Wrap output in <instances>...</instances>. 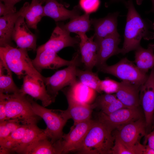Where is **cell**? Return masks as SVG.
<instances>
[{
    "mask_svg": "<svg viewBox=\"0 0 154 154\" xmlns=\"http://www.w3.org/2000/svg\"><path fill=\"white\" fill-rule=\"evenodd\" d=\"M128 9L125 26L124 41L120 53L123 54L135 50L140 46L142 38L149 40L154 38V32L150 30L151 24L149 25L143 19L136 10L132 0L126 3Z\"/></svg>",
    "mask_w": 154,
    "mask_h": 154,
    "instance_id": "6da1fadb",
    "label": "cell"
},
{
    "mask_svg": "<svg viewBox=\"0 0 154 154\" xmlns=\"http://www.w3.org/2000/svg\"><path fill=\"white\" fill-rule=\"evenodd\" d=\"M113 131L99 120H94L82 143L75 151L79 154H111L115 138Z\"/></svg>",
    "mask_w": 154,
    "mask_h": 154,
    "instance_id": "7a4b0ae2",
    "label": "cell"
},
{
    "mask_svg": "<svg viewBox=\"0 0 154 154\" xmlns=\"http://www.w3.org/2000/svg\"><path fill=\"white\" fill-rule=\"evenodd\" d=\"M28 50L8 45L0 47V57L4 60L9 69L19 79L28 75L44 81V77L34 67Z\"/></svg>",
    "mask_w": 154,
    "mask_h": 154,
    "instance_id": "3957f363",
    "label": "cell"
},
{
    "mask_svg": "<svg viewBox=\"0 0 154 154\" xmlns=\"http://www.w3.org/2000/svg\"><path fill=\"white\" fill-rule=\"evenodd\" d=\"M4 94L7 119H17L27 125L36 124L40 117L33 111L31 98L21 93Z\"/></svg>",
    "mask_w": 154,
    "mask_h": 154,
    "instance_id": "277c9868",
    "label": "cell"
},
{
    "mask_svg": "<svg viewBox=\"0 0 154 154\" xmlns=\"http://www.w3.org/2000/svg\"><path fill=\"white\" fill-rule=\"evenodd\" d=\"M31 102L35 113L45 122L46 125L45 131L51 142L54 143L61 140L63 135V129L67 120L62 116L58 110L46 108L31 98Z\"/></svg>",
    "mask_w": 154,
    "mask_h": 154,
    "instance_id": "5b68a950",
    "label": "cell"
},
{
    "mask_svg": "<svg viewBox=\"0 0 154 154\" xmlns=\"http://www.w3.org/2000/svg\"><path fill=\"white\" fill-rule=\"evenodd\" d=\"M98 69L100 71L112 75L122 81L129 82L140 86L148 76L147 74L141 72L135 64L126 58L114 65L108 66L106 64Z\"/></svg>",
    "mask_w": 154,
    "mask_h": 154,
    "instance_id": "8992f818",
    "label": "cell"
},
{
    "mask_svg": "<svg viewBox=\"0 0 154 154\" xmlns=\"http://www.w3.org/2000/svg\"><path fill=\"white\" fill-rule=\"evenodd\" d=\"M78 60L66 68L55 72L51 76L44 77V82L48 93L53 102L58 92L66 86L76 82V70Z\"/></svg>",
    "mask_w": 154,
    "mask_h": 154,
    "instance_id": "52a82bcc",
    "label": "cell"
},
{
    "mask_svg": "<svg viewBox=\"0 0 154 154\" xmlns=\"http://www.w3.org/2000/svg\"><path fill=\"white\" fill-rule=\"evenodd\" d=\"M113 135L127 146L134 147L139 146L142 137L147 134L145 117L129 122L117 129Z\"/></svg>",
    "mask_w": 154,
    "mask_h": 154,
    "instance_id": "ba28073f",
    "label": "cell"
},
{
    "mask_svg": "<svg viewBox=\"0 0 154 154\" xmlns=\"http://www.w3.org/2000/svg\"><path fill=\"white\" fill-rule=\"evenodd\" d=\"M144 117L143 111L139 106L124 107L108 114L101 112L98 114V119L113 131L129 122Z\"/></svg>",
    "mask_w": 154,
    "mask_h": 154,
    "instance_id": "9c48e42d",
    "label": "cell"
},
{
    "mask_svg": "<svg viewBox=\"0 0 154 154\" xmlns=\"http://www.w3.org/2000/svg\"><path fill=\"white\" fill-rule=\"evenodd\" d=\"M139 100L145 118L147 134L151 127L154 113V66L151 69L146 81L140 86Z\"/></svg>",
    "mask_w": 154,
    "mask_h": 154,
    "instance_id": "30bf717a",
    "label": "cell"
},
{
    "mask_svg": "<svg viewBox=\"0 0 154 154\" xmlns=\"http://www.w3.org/2000/svg\"><path fill=\"white\" fill-rule=\"evenodd\" d=\"M94 121L90 119L74 125L68 133L63 134L60 141L61 154L75 152L80 147Z\"/></svg>",
    "mask_w": 154,
    "mask_h": 154,
    "instance_id": "8fae6325",
    "label": "cell"
},
{
    "mask_svg": "<svg viewBox=\"0 0 154 154\" xmlns=\"http://www.w3.org/2000/svg\"><path fill=\"white\" fill-rule=\"evenodd\" d=\"M78 54L70 60L64 59L50 49H46L37 53L35 58L32 60L35 68L40 73L44 69H55L64 66H68L79 60Z\"/></svg>",
    "mask_w": 154,
    "mask_h": 154,
    "instance_id": "7c38bea8",
    "label": "cell"
},
{
    "mask_svg": "<svg viewBox=\"0 0 154 154\" xmlns=\"http://www.w3.org/2000/svg\"><path fill=\"white\" fill-rule=\"evenodd\" d=\"M80 41L78 38L71 37L69 33L58 24L49 40L37 48V53L47 49L52 50L57 53L65 47L75 46L79 44Z\"/></svg>",
    "mask_w": 154,
    "mask_h": 154,
    "instance_id": "4fadbf2b",
    "label": "cell"
},
{
    "mask_svg": "<svg viewBox=\"0 0 154 154\" xmlns=\"http://www.w3.org/2000/svg\"><path fill=\"white\" fill-rule=\"evenodd\" d=\"M22 85L20 89L22 94L30 96L33 98L40 100L42 106L46 107L53 101L47 91L43 81L36 79L27 75L23 78Z\"/></svg>",
    "mask_w": 154,
    "mask_h": 154,
    "instance_id": "5bb4252c",
    "label": "cell"
},
{
    "mask_svg": "<svg viewBox=\"0 0 154 154\" xmlns=\"http://www.w3.org/2000/svg\"><path fill=\"white\" fill-rule=\"evenodd\" d=\"M66 96L68 104V108L64 110H59L65 119L68 121L69 119H72L74 125L91 119L92 110L94 109L92 104L81 103L69 96Z\"/></svg>",
    "mask_w": 154,
    "mask_h": 154,
    "instance_id": "9a60e30c",
    "label": "cell"
},
{
    "mask_svg": "<svg viewBox=\"0 0 154 154\" xmlns=\"http://www.w3.org/2000/svg\"><path fill=\"white\" fill-rule=\"evenodd\" d=\"M24 19L23 17L20 16L17 20L12 34V40L19 48L36 51V36L30 30Z\"/></svg>",
    "mask_w": 154,
    "mask_h": 154,
    "instance_id": "2e32d148",
    "label": "cell"
},
{
    "mask_svg": "<svg viewBox=\"0 0 154 154\" xmlns=\"http://www.w3.org/2000/svg\"><path fill=\"white\" fill-rule=\"evenodd\" d=\"M77 34L80 39L79 47L81 61L86 70L92 71L97 62L98 44L94 40V35L88 37L85 33Z\"/></svg>",
    "mask_w": 154,
    "mask_h": 154,
    "instance_id": "e0dca14e",
    "label": "cell"
},
{
    "mask_svg": "<svg viewBox=\"0 0 154 154\" xmlns=\"http://www.w3.org/2000/svg\"><path fill=\"white\" fill-rule=\"evenodd\" d=\"M96 41L99 47L96 66L98 68L106 64V61L110 57L120 53L121 48L118 46L121 39L119 34L117 32Z\"/></svg>",
    "mask_w": 154,
    "mask_h": 154,
    "instance_id": "ac0fdd59",
    "label": "cell"
},
{
    "mask_svg": "<svg viewBox=\"0 0 154 154\" xmlns=\"http://www.w3.org/2000/svg\"><path fill=\"white\" fill-rule=\"evenodd\" d=\"M29 3L26 2L15 13L0 18V47L12 46V35L16 22L20 16L23 17Z\"/></svg>",
    "mask_w": 154,
    "mask_h": 154,
    "instance_id": "d6986e66",
    "label": "cell"
},
{
    "mask_svg": "<svg viewBox=\"0 0 154 154\" xmlns=\"http://www.w3.org/2000/svg\"><path fill=\"white\" fill-rule=\"evenodd\" d=\"M43 6V16L49 17L56 22L70 19L80 15V11L78 6L70 10L56 0H46Z\"/></svg>",
    "mask_w": 154,
    "mask_h": 154,
    "instance_id": "ffe728a7",
    "label": "cell"
},
{
    "mask_svg": "<svg viewBox=\"0 0 154 154\" xmlns=\"http://www.w3.org/2000/svg\"><path fill=\"white\" fill-rule=\"evenodd\" d=\"M140 86L129 82L122 81L116 93L117 98L126 107L136 108L140 106Z\"/></svg>",
    "mask_w": 154,
    "mask_h": 154,
    "instance_id": "44dd1931",
    "label": "cell"
},
{
    "mask_svg": "<svg viewBox=\"0 0 154 154\" xmlns=\"http://www.w3.org/2000/svg\"><path fill=\"white\" fill-rule=\"evenodd\" d=\"M118 12L110 13L106 17L99 19L91 20L94 27V40L98 41L117 32Z\"/></svg>",
    "mask_w": 154,
    "mask_h": 154,
    "instance_id": "7402d4cb",
    "label": "cell"
},
{
    "mask_svg": "<svg viewBox=\"0 0 154 154\" xmlns=\"http://www.w3.org/2000/svg\"><path fill=\"white\" fill-rule=\"evenodd\" d=\"M135 50V64L141 72L147 74L154 66V44H149L146 49L140 46Z\"/></svg>",
    "mask_w": 154,
    "mask_h": 154,
    "instance_id": "603a6c76",
    "label": "cell"
},
{
    "mask_svg": "<svg viewBox=\"0 0 154 154\" xmlns=\"http://www.w3.org/2000/svg\"><path fill=\"white\" fill-rule=\"evenodd\" d=\"M24 154H60L58 142L52 143L47 136L36 140L27 147Z\"/></svg>",
    "mask_w": 154,
    "mask_h": 154,
    "instance_id": "cb8c5ba5",
    "label": "cell"
},
{
    "mask_svg": "<svg viewBox=\"0 0 154 154\" xmlns=\"http://www.w3.org/2000/svg\"><path fill=\"white\" fill-rule=\"evenodd\" d=\"M70 86L64 93L78 102L90 104L95 97L96 91L78 80Z\"/></svg>",
    "mask_w": 154,
    "mask_h": 154,
    "instance_id": "d4e9b609",
    "label": "cell"
},
{
    "mask_svg": "<svg viewBox=\"0 0 154 154\" xmlns=\"http://www.w3.org/2000/svg\"><path fill=\"white\" fill-rule=\"evenodd\" d=\"M0 93L5 94L20 93V89L14 83L12 71L4 60L0 57Z\"/></svg>",
    "mask_w": 154,
    "mask_h": 154,
    "instance_id": "484cf974",
    "label": "cell"
},
{
    "mask_svg": "<svg viewBox=\"0 0 154 154\" xmlns=\"http://www.w3.org/2000/svg\"><path fill=\"white\" fill-rule=\"evenodd\" d=\"M45 136H47L45 129L39 128L36 124L28 125L22 138L12 152L23 154L28 147L36 140Z\"/></svg>",
    "mask_w": 154,
    "mask_h": 154,
    "instance_id": "4316f807",
    "label": "cell"
},
{
    "mask_svg": "<svg viewBox=\"0 0 154 154\" xmlns=\"http://www.w3.org/2000/svg\"><path fill=\"white\" fill-rule=\"evenodd\" d=\"M46 0H32L29 3L23 17L29 28L36 30L37 25L43 17V6Z\"/></svg>",
    "mask_w": 154,
    "mask_h": 154,
    "instance_id": "83f0119b",
    "label": "cell"
},
{
    "mask_svg": "<svg viewBox=\"0 0 154 154\" xmlns=\"http://www.w3.org/2000/svg\"><path fill=\"white\" fill-rule=\"evenodd\" d=\"M90 14L85 13L70 19L65 24L60 25L64 30L69 33H74L77 34L85 33L89 31L92 25L90 19Z\"/></svg>",
    "mask_w": 154,
    "mask_h": 154,
    "instance_id": "f1b7e54d",
    "label": "cell"
},
{
    "mask_svg": "<svg viewBox=\"0 0 154 154\" xmlns=\"http://www.w3.org/2000/svg\"><path fill=\"white\" fill-rule=\"evenodd\" d=\"M28 125L23 124L7 138L0 141V154H9L12 152L22 138Z\"/></svg>",
    "mask_w": 154,
    "mask_h": 154,
    "instance_id": "f546056e",
    "label": "cell"
},
{
    "mask_svg": "<svg viewBox=\"0 0 154 154\" xmlns=\"http://www.w3.org/2000/svg\"><path fill=\"white\" fill-rule=\"evenodd\" d=\"M76 76L78 81L98 93L102 92L100 88L101 80L97 73L92 71L86 70H83L77 68Z\"/></svg>",
    "mask_w": 154,
    "mask_h": 154,
    "instance_id": "4dcf8cb0",
    "label": "cell"
},
{
    "mask_svg": "<svg viewBox=\"0 0 154 154\" xmlns=\"http://www.w3.org/2000/svg\"><path fill=\"white\" fill-rule=\"evenodd\" d=\"M144 145L141 144L137 147L127 146L116 138H115L112 154H143Z\"/></svg>",
    "mask_w": 154,
    "mask_h": 154,
    "instance_id": "1f68e13d",
    "label": "cell"
},
{
    "mask_svg": "<svg viewBox=\"0 0 154 154\" xmlns=\"http://www.w3.org/2000/svg\"><path fill=\"white\" fill-rule=\"evenodd\" d=\"M117 98L116 94L106 93L98 97L92 104L94 108H98L101 110L116 101Z\"/></svg>",
    "mask_w": 154,
    "mask_h": 154,
    "instance_id": "d6a6232c",
    "label": "cell"
},
{
    "mask_svg": "<svg viewBox=\"0 0 154 154\" xmlns=\"http://www.w3.org/2000/svg\"><path fill=\"white\" fill-rule=\"evenodd\" d=\"M119 85L120 82L106 78L104 80H101L100 88L102 92L104 91L107 94H111L116 92Z\"/></svg>",
    "mask_w": 154,
    "mask_h": 154,
    "instance_id": "836d02e7",
    "label": "cell"
},
{
    "mask_svg": "<svg viewBox=\"0 0 154 154\" xmlns=\"http://www.w3.org/2000/svg\"><path fill=\"white\" fill-rule=\"evenodd\" d=\"M100 3V0H80L79 6L85 13L90 14L97 10Z\"/></svg>",
    "mask_w": 154,
    "mask_h": 154,
    "instance_id": "e575fe53",
    "label": "cell"
},
{
    "mask_svg": "<svg viewBox=\"0 0 154 154\" xmlns=\"http://www.w3.org/2000/svg\"><path fill=\"white\" fill-rule=\"evenodd\" d=\"M124 107H126L117 99L110 105L101 110V112L105 114H108Z\"/></svg>",
    "mask_w": 154,
    "mask_h": 154,
    "instance_id": "d590c367",
    "label": "cell"
},
{
    "mask_svg": "<svg viewBox=\"0 0 154 154\" xmlns=\"http://www.w3.org/2000/svg\"><path fill=\"white\" fill-rule=\"evenodd\" d=\"M5 121L6 126L11 133L23 124L20 120L17 119H8L6 120Z\"/></svg>",
    "mask_w": 154,
    "mask_h": 154,
    "instance_id": "8d00e7d4",
    "label": "cell"
},
{
    "mask_svg": "<svg viewBox=\"0 0 154 154\" xmlns=\"http://www.w3.org/2000/svg\"><path fill=\"white\" fill-rule=\"evenodd\" d=\"M5 103L4 94L0 93V122L7 119Z\"/></svg>",
    "mask_w": 154,
    "mask_h": 154,
    "instance_id": "74e56055",
    "label": "cell"
},
{
    "mask_svg": "<svg viewBox=\"0 0 154 154\" xmlns=\"http://www.w3.org/2000/svg\"><path fill=\"white\" fill-rule=\"evenodd\" d=\"M16 12V8L7 5L0 1V16H4Z\"/></svg>",
    "mask_w": 154,
    "mask_h": 154,
    "instance_id": "f35d334b",
    "label": "cell"
},
{
    "mask_svg": "<svg viewBox=\"0 0 154 154\" xmlns=\"http://www.w3.org/2000/svg\"><path fill=\"white\" fill-rule=\"evenodd\" d=\"M11 133L6 126L5 121L0 122V141L7 137Z\"/></svg>",
    "mask_w": 154,
    "mask_h": 154,
    "instance_id": "ab89813d",
    "label": "cell"
},
{
    "mask_svg": "<svg viewBox=\"0 0 154 154\" xmlns=\"http://www.w3.org/2000/svg\"><path fill=\"white\" fill-rule=\"evenodd\" d=\"M145 137V143H147V145L154 150V129L147 134Z\"/></svg>",
    "mask_w": 154,
    "mask_h": 154,
    "instance_id": "60d3db41",
    "label": "cell"
},
{
    "mask_svg": "<svg viewBox=\"0 0 154 154\" xmlns=\"http://www.w3.org/2000/svg\"><path fill=\"white\" fill-rule=\"evenodd\" d=\"M6 5L12 7H15V5L18 2L22 0H0Z\"/></svg>",
    "mask_w": 154,
    "mask_h": 154,
    "instance_id": "b9f144b4",
    "label": "cell"
},
{
    "mask_svg": "<svg viewBox=\"0 0 154 154\" xmlns=\"http://www.w3.org/2000/svg\"><path fill=\"white\" fill-rule=\"evenodd\" d=\"M151 1L152 3V7L150 11L154 13V0H151Z\"/></svg>",
    "mask_w": 154,
    "mask_h": 154,
    "instance_id": "7bdbcfd3",
    "label": "cell"
},
{
    "mask_svg": "<svg viewBox=\"0 0 154 154\" xmlns=\"http://www.w3.org/2000/svg\"><path fill=\"white\" fill-rule=\"evenodd\" d=\"M152 125H153V129H154V113L153 114V117Z\"/></svg>",
    "mask_w": 154,
    "mask_h": 154,
    "instance_id": "ee69618b",
    "label": "cell"
},
{
    "mask_svg": "<svg viewBox=\"0 0 154 154\" xmlns=\"http://www.w3.org/2000/svg\"><path fill=\"white\" fill-rule=\"evenodd\" d=\"M151 27L152 29L154 30V22L152 23Z\"/></svg>",
    "mask_w": 154,
    "mask_h": 154,
    "instance_id": "f6af8a7d",
    "label": "cell"
},
{
    "mask_svg": "<svg viewBox=\"0 0 154 154\" xmlns=\"http://www.w3.org/2000/svg\"></svg>",
    "mask_w": 154,
    "mask_h": 154,
    "instance_id": "bcb514c9",
    "label": "cell"
}]
</instances>
